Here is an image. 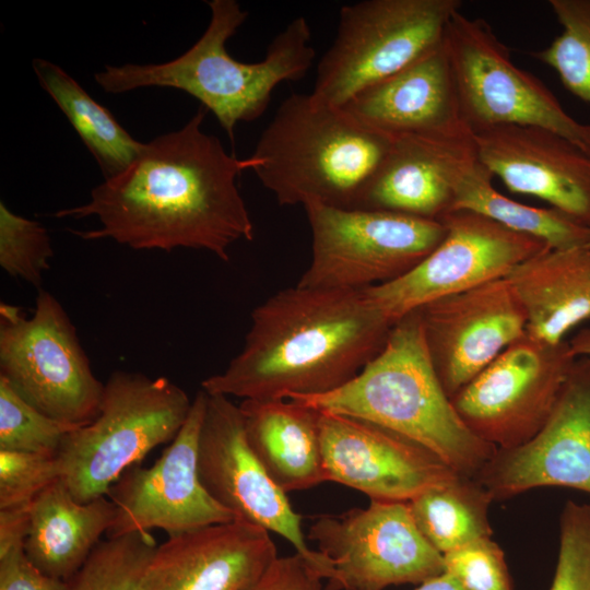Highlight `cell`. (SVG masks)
Returning <instances> with one entry per match:
<instances>
[{"instance_id": "28", "label": "cell", "mask_w": 590, "mask_h": 590, "mask_svg": "<svg viewBox=\"0 0 590 590\" xmlns=\"http://www.w3.org/2000/svg\"><path fill=\"white\" fill-rule=\"evenodd\" d=\"M493 498L474 477L459 475L408 503L426 541L442 555L484 538H492L488 510Z\"/></svg>"}, {"instance_id": "2", "label": "cell", "mask_w": 590, "mask_h": 590, "mask_svg": "<svg viewBox=\"0 0 590 590\" xmlns=\"http://www.w3.org/2000/svg\"><path fill=\"white\" fill-rule=\"evenodd\" d=\"M392 326L363 290L295 285L252 310L241 351L201 389L243 400L323 394L354 378Z\"/></svg>"}, {"instance_id": "11", "label": "cell", "mask_w": 590, "mask_h": 590, "mask_svg": "<svg viewBox=\"0 0 590 590\" xmlns=\"http://www.w3.org/2000/svg\"><path fill=\"white\" fill-rule=\"evenodd\" d=\"M578 357L571 341L546 343L526 332L450 400L479 438L515 448L544 426Z\"/></svg>"}, {"instance_id": "36", "label": "cell", "mask_w": 590, "mask_h": 590, "mask_svg": "<svg viewBox=\"0 0 590 590\" xmlns=\"http://www.w3.org/2000/svg\"><path fill=\"white\" fill-rule=\"evenodd\" d=\"M444 565L465 590H514L505 553L492 538L445 554Z\"/></svg>"}, {"instance_id": "31", "label": "cell", "mask_w": 590, "mask_h": 590, "mask_svg": "<svg viewBox=\"0 0 590 590\" xmlns=\"http://www.w3.org/2000/svg\"><path fill=\"white\" fill-rule=\"evenodd\" d=\"M78 427L44 414L0 376V450L58 453Z\"/></svg>"}, {"instance_id": "4", "label": "cell", "mask_w": 590, "mask_h": 590, "mask_svg": "<svg viewBox=\"0 0 590 590\" xmlns=\"http://www.w3.org/2000/svg\"><path fill=\"white\" fill-rule=\"evenodd\" d=\"M288 399L391 429L469 477L497 450L469 429L446 394L428 354L420 309L392 326L382 350L350 381L323 394Z\"/></svg>"}, {"instance_id": "16", "label": "cell", "mask_w": 590, "mask_h": 590, "mask_svg": "<svg viewBox=\"0 0 590 590\" xmlns=\"http://www.w3.org/2000/svg\"><path fill=\"white\" fill-rule=\"evenodd\" d=\"M327 481L366 494L370 500L409 503L460 474L416 441L375 423L320 411Z\"/></svg>"}, {"instance_id": "5", "label": "cell", "mask_w": 590, "mask_h": 590, "mask_svg": "<svg viewBox=\"0 0 590 590\" xmlns=\"http://www.w3.org/2000/svg\"><path fill=\"white\" fill-rule=\"evenodd\" d=\"M391 141L342 107L292 93L261 132L251 170L280 205L354 209Z\"/></svg>"}, {"instance_id": "25", "label": "cell", "mask_w": 590, "mask_h": 590, "mask_svg": "<svg viewBox=\"0 0 590 590\" xmlns=\"http://www.w3.org/2000/svg\"><path fill=\"white\" fill-rule=\"evenodd\" d=\"M115 514L107 496L80 503L59 479L31 504L26 554L43 573L67 582L107 534Z\"/></svg>"}, {"instance_id": "21", "label": "cell", "mask_w": 590, "mask_h": 590, "mask_svg": "<svg viewBox=\"0 0 590 590\" xmlns=\"http://www.w3.org/2000/svg\"><path fill=\"white\" fill-rule=\"evenodd\" d=\"M476 160L473 133L392 139L354 209L439 221L452 210L458 177Z\"/></svg>"}, {"instance_id": "7", "label": "cell", "mask_w": 590, "mask_h": 590, "mask_svg": "<svg viewBox=\"0 0 590 590\" xmlns=\"http://www.w3.org/2000/svg\"><path fill=\"white\" fill-rule=\"evenodd\" d=\"M461 7L460 0H363L343 5L310 94L342 107L438 46Z\"/></svg>"}, {"instance_id": "3", "label": "cell", "mask_w": 590, "mask_h": 590, "mask_svg": "<svg viewBox=\"0 0 590 590\" xmlns=\"http://www.w3.org/2000/svg\"><path fill=\"white\" fill-rule=\"evenodd\" d=\"M211 19L201 37L182 55L163 63L105 66L94 80L106 93L158 86L184 91L212 111L232 142L240 121H253L267 110L274 88L298 81L316 57L311 30L298 16L270 42L258 62H241L226 49L227 40L248 17L235 0H211Z\"/></svg>"}, {"instance_id": "14", "label": "cell", "mask_w": 590, "mask_h": 590, "mask_svg": "<svg viewBox=\"0 0 590 590\" xmlns=\"http://www.w3.org/2000/svg\"><path fill=\"white\" fill-rule=\"evenodd\" d=\"M206 394L198 444V471L206 492L235 520L284 538L322 579L332 580L331 562L309 547L302 516L250 448L239 405L228 397Z\"/></svg>"}, {"instance_id": "23", "label": "cell", "mask_w": 590, "mask_h": 590, "mask_svg": "<svg viewBox=\"0 0 590 590\" xmlns=\"http://www.w3.org/2000/svg\"><path fill=\"white\" fill-rule=\"evenodd\" d=\"M239 409L250 448L282 491H304L327 481L319 410L295 399H248Z\"/></svg>"}, {"instance_id": "30", "label": "cell", "mask_w": 590, "mask_h": 590, "mask_svg": "<svg viewBox=\"0 0 590 590\" xmlns=\"http://www.w3.org/2000/svg\"><path fill=\"white\" fill-rule=\"evenodd\" d=\"M562 32L533 58L551 67L573 95L590 104V0H550Z\"/></svg>"}, {"instance_id": "8", "label": "cell", "mask_w": 590, "mask_h": 590, "mask_svg": "<svg viewBox=\"0 0 590 590\" xmlns=\"http://www.w3.org/2000/svg\"><path fill=\"white\" fill-rule=\"evenodd\" d=\"M444 44L461 114L473 133L504 125L539 127L590 155V123L570 116L538 78L517 67L485 20L456 12Z\"/></svg>"}, {"instance_id": "13", "label": "cell", "mask_w": 590, "mask_h": 590, "mask_svg": "<svg viewBox=\"0 0 590 590\" xmlns=\"http://www.w3.org/2000/svg\"><path fill=\"white\" fill-rule=\"evenodd\" d=\"M445 235L414 269L363 290L393 324L422 306L507 276L527 259L550 249L544 241L472 211L455 210L439 220Z\"/></svg>"}, {"instance_id": "29", "label": "cell", "mask_w": 590, "mask_h": 590, "mask_svg": "<svg viewBox=\"0 0 590 590\" xmlns=\"http://www.w3.org/2000/svg\"><path fill=\"white\" fill-rule=\"evenodd\" d=\"M156 547L149 531L108 538L67 581V590H141Z\"/></svg>"}, {"instance_id": "37", "label": "cell", "mask_w": 590, "mask_h": 590, "mask_svg": "<svg viewBox=\"0 0 590 590\" xmlns=\"http://www.w3.org/2000/svg\"><path fill=\"white\" fill-rule=\"evenodd\" d=\"M321 576L295 553L276 557L252 583L243 590H324Z\"/></svg>"}, {"instance_id": "12", "label": "cell", "mask_w": 590, "mask_h": 590, "mask_svg": "<svg viewBox=\"0 0 590 590\" xmlns=\"http://www.w3.org/2000/svg\"><path fill=\"white\" fill-rule=\"evenodd\" d=\"M308 539L335 571L324 590H384L445 573L444 555L426 541L403 502L370 500L366 508L319 517Z\"/></svg>"}, {"instance_id": "35", "label": "cell", "mask_w": 590, "mask_h": 590, "mask_svg": "<svg viewBox=\"0 0 590 590\" xmlns=\"http://www.w3.org/2000/svg\"><path fill=\"white\" fill-rule=\"evenodd\" d=\"M59 479L57 453L0 450V509L31 505Z\"/></svg>"}, {"instance_id": "40", "label": "cell", "mask_w": 590, "mask_h": 590, "mask_svg": "<svg viewBox=\"0 0 590 590\" xmlns=\"http://www.w3.org/2000/svg\"><path fill=\"white\" fill-rule=\"evenodd\" d=\"M587 246H589V247H590V244H589V245H587Z\"/></svg>"}, {"instance_id": "22", "label": "cell", "mask_w": 590, "mask_h": 590, "mask_svg": "<svg viewBox=\"0 0 590 590\" xmlns=\"http://www.w3.org/2000/svg\"><path fill=\"white\" fill-rule=\"evenodd\" d=\"M342 108L391 140L473 133L461 114L444 39L411 64L355 95Z\"/></svg>"}, {"instance_id": "6", "label": "cell", "mask_w": 590, "mask_h": 590, "mask_svg": "<svg viewBox=\"0 0 590 590\" xmlns=\"http://www.w3.org/2000/svg\"><path fill=\"white\" fill-rule=\"evenodd\" d=\"M191 404L165 377L114 371L104 384L96 417L69 433L57 453L61 480L74 499L106 496L127 470L176 437Z\"/></svg>"}, {"instance_id": "10", "label": "cell", "mask_w": 590, "mask_h": 590, "mask_svg": "<svg viewBox=\"0 0 590 590\" xmlns=\"http://www.w3.org/2000/svg\"><path fill=\"white\" fill-rule=\"evenodd\" d=\"M311 233V260L296 285L361 291L392 282L441 241L440 221L396 212L304 206Z\"/></svg>"}, {"instance_id": "19", "label": "cell", "mask_w": 590, "mask_h": 590, "mask_svg": "<svg viewBox=\"0 0 590 590\" xmlns=\"http://www.w3.org/2000/svg\"><path fill=\"white\" fill-rule=\"evenodd\" d=\"M473 135L479 160L509 191L539 198L590 228L589 154L532 126H496Z\"/></svg>"}, {"instance_id": "27", "label": "cell", "mask_w": 590, "mask_h": 590, "mask_svg": "<svg viewBox=\"0 0 590 590\" xmlns=\"http://www.w3.org/2000/svg\"><path fill=\"white\" fill-rule=\"evenodd\" d=\"M493 174L476 160L458 177L452 210L482 214L509 229L535 237L553 249L590 244V228L554 208H536L500 193ZM450 211V212H451Z\"/></svg>"}, {"instance_id": "39", "label": "cell", "mask_w": 590, "mask_h": 590, "mask_svg": "<svg viewBox=\"0 0 590 590\" xmlns=\"http://www.w3.org/2000/svg\"><path fill=\"white\" fill-rule=\"evenodd\" d=\"M573 342L579 356L590 355V330L578 334Z\"/></svg>"}, {"instance_id": "33", "label": "cell", "mask_w": 590, "mask_h": 590, "mask_svg": "<svg viewBox=\"0 0 590 590\" xmlns=\"http://www.w3.org/2000/svg\"><path fill=\"white\" fill-rule=\"evenodd\" d=\"M28 515L0 514V590H67L68 582L43 573L27 556Z\"/></svg>"}, {"instance_id": "34", "label": "cell", "mask_w": 590, "mask_h": 590, "mask_svg": "<svg viewBox=\"0 0 590 590\" xmlns=\"http://www.w3.org/2000/svg\"><path fill=\"white\" fill-rule=\"evenodd\" d=\"M550 590H590V505L567 500L559 516V547Z\"/></svg>"}, {"instance_id": "1", "label": "cell", "mask_w": 590, "mask_h": 590, "mask_svg": "<svg viewBox=\"0 0 590 590\" xmlns=\"http://www.w3.org/2000/svg\"><path fill=\"white\" fill-rule=\"evenodd\" d=\"M200 105L180 129L161 134L120 174L104 179L81 205L58 219L95 216L99 228L72 231L84 240L109 238L135 250H206L223 261L239 240L253 239V223L237 179L253 160L228 154L205 133Z\"/></svg>"}, {"instance_id": "26", "label": "cell", "mask_w": 590, "mask_h": 590, "mask_svg": "<svg viewBox=\"0 0 590 590\" xmlns=\"http://www.w3.org/2000/svg\"><path fill=\"white\" fill-rule=\"evenodd\" d=\"M32 67L39 85L54 99L98 164L104 179L122 173L144 143L135 140L62 68L43 58Z\"/></svg>"}, {"instance_id": "15", "label": "cell", "mask_w": 590, "mask_h": 590, "mask_svg": "<svg viewBox=\"0 0 590 590\" xmlns=\"http://www.w3.org/2000/svg\"><path fill=\"white\" fill-rule=\"evenodd\" d=\"M199 390L189 415L169 446L149 468L132 467L109 488L116 514L108 538L162 529L168 536L235 520L204 488L198 444L206 406Z\"/></svg>"}, {"instance_id": "32", "label": "cell", "mask_w": 590, "mask_h": 590, "mask_svg": "<svg viewBox=\"0 0 590 590\" xmlns=\"http://www.w3.org/2000/svg\"><path fill=\"white\" fill-rule=\"evenodd\" d=\"M54 249L47 229L37 221L12 212L0 202V266L11 278L34 286L49 270Z\"/></svg>"}, {"instance_id": "20", "label": "cell", "mask_w": 590, "mask_h": 590, "mask_svg": "<svg viewBox=\"0 0 590 590\" xmlns=\"http://www.w3.org/2000/svg\"><path fill=\"white\" fill-rule=\"evenodd\" d=\"M278 557L264 529L233 520L168 536L141 590H243Z\"/></svg>"}, {"instance_id": "9", "label": "cell", "mask_w": 590, "mask_h": 590, "mask_svg": "<svg viewBox=\"0 0 590 590\" xmlns=\"http://www.w3.org/2000/svg\"><path fill=\"white\" fill-rule=\"evenodd\" d=\"M0 376L52 418L83 426L98 413L104 384L62 305L45 290H39L31 317L17 306L0 304Z\"/></svg>"}, {"instance_id": "24", "label": "cell", "mask_w": 590, "mask_h": 590, "mask_svg": "<svg viewBox=\"0 0 590 590\" xmlns=\"http://www.w3.org/2000/svg\"><path fill=\"white\" fill-rule=\"evenodd\" d=\"M527 316L526 332L559 343L590 318V247L544 250L506 276Z\"/></svg>"}, {"instance_id": "38", "label": "cell", "mask_w": 590, "mask_h": 590, "mask_svg": "<svg viewBox=\"0 0 590 590\" xmlns=\"http://www.w3.org/2000/svg\"><path fill=\"white\" fill-rule=\"evenodd\" d=\"M414 590H465L461 583L448 573L420 583Z\"/></svg>"}, {"instance_id": "17", "label": "cell", "mask_w": 590, "mask_h": 590, "mask_svg": "<svg viewBox=\"0 0 590 590\" xmlns=\"http://www.w3.org/2000/svg\"><path fill=\"white\" fill-rule=\"evenodd\" d=\"M474 479L493 500L546 486L590 494V355L575 362L540 432L521 446L497 449Z\"/></svg>"}, {"instance_id": "18", "label": "cell", "mask_w": 590, "mask_h": 590, "mask_svg": "<svg viewBox=\"0 0 590 590\" xmlns=\"http://www.w3.org/2000/svg\"><path fill=\"white\" fill-rule=\"evenodd\" d=\"M418 309L433 367L450 399L526 333V311L506 276Z\"/></svg>"}]
</instances>
